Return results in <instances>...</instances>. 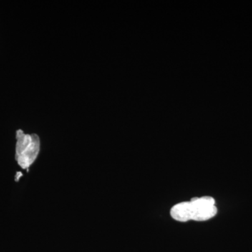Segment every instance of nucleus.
Listing matches in <instances>:
<instances>
[{"label":"nucleus","mask_w":252,"mask_h":252,"mask_svg":"<svg viewBox=\"0 0 252 252\" xmlns=\"http://www.w3.org/2000/svg\"><path fill=\"white\" fill-rule=\"evenodd\" d=\"M217 212L215 199L210 196L195 197L190 201L174 205L170 210V215L174 220L180 222L190 220L204 221L213 218Z\"/></svg>","instance_id":"obj_1"},{"label":"nucleus","mask_w":252,"mask_h":252,"mask_svg":"<svg viewBox=\"0 0 252 252\" xmlns=\"http://www.w3.org/2000/svg\"><path fill=\"white\" fill-rule=\"evenodd\" d=\"M40 152V139L36 134H26L16 131V162L23 170H28L35 162Z\"/></svg>","instance_id":"obj_2"},{"label":"nucleus","mask_w":252,"mask_h":252,"mask_svg":"<svg viewBox=\"0 0 252 252\" xmlns=\"http://www.w3.org/2000/svg\"><path fill=\"white\" fill-rule=\"evenodd\" d=\"M22 173H21V172H18L17 174H16V181H18V180H19V178L20 177H21V176H22Z\"/></svg>","instance_id":"obj_3"}]
</instances>
